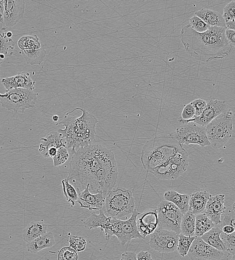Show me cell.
I'll return each instance as SVG.
<instances>
[{
    "mask_svg": "<svg viewBox=\"0 0 235 260\" xmlns=\"http://www.w3.org/2000/svg\"><path fill=\"white\" fill-rule=\"evenodd\" d=\"M70 247L74 249L76 252H82L84 250L86 246V240L82 236H72L68 240Z\"/></svg>",
    "mask_w": 235,
    "mask_h": 260,
    "instance_id": "cell-40",
    "label": "cell"
},
{
    "mask_svg": "<svg viewBox=\"0 0 235 260\" xmlns=\"http://www.w3.org/2000/svg\"><path fill=\"white\" fill-rule=\"evenodd\" d=\"M214 224L205 213L196 215L195 236L201 237L212 228Z\"/></svg>",
    "mask_w": 235,
    "mask_h": 260,
    "instance_id": "cell-29",
    "label": "cell"
},
{
    "mask_svg": "<svg viewBox=\"0 0 235 260\" xmlns=\"http://www.w3.org/2000/svg\"><path fill=\"white\" fill-rule=\"evenodd\" d=\"M58 115H54L52 116V120L54 121V122H56L58 120Z\"/></svg>",
    "mask_w": 235,
    "mask_h": 260,
    "instance_id": "cell-50",
    "label": "cell"
},
{
    "mask_svg": "<svg viewBox=\"0 0 235 260\" xmlns=\"http://www.w3.org/2000/svg\"><path fill=\"white\" fill-rule=\"evenodd\" d=\"M118 174L113 152L102 145L91 144L73 154L67 178L78 194L88 186L91 193L106 196L114 187Z\"/></svg>",
    "mask_w": 235,
    "mask_h": 260,
    "instance_id": "cell-1",
    "label": "cell"
},
{
    "mask_svg": "<svg viewBox=\"0 0 235 260\" xmlns=\"http://www.w3.org/2000/svg\"><path fill=\"white\" fill-rule=\"evenodd\" d=\"M62 184L64 196L68 202L71 203V207H72L78 202V192L74 187L69 182L67 178L62 180Z\"/></svg>",
    "mask_w": 235,
    "mask_h": 260,
    "instance_id": "cell-33",
    "label": "cell"
},
{
    "mask_svg": "<svg viewBox=\"0 0 235 260\" xmlns=\"http://www.w3.org/2000/svg\"><path fill=\"white\" fill-rule=\"evenodd\" d=\"M222 230L218 228H212L200 237L205 242L222 252L226 250L224 244L220 238Z\"/></svg>",
    "mask_w": 235,
    "mask_h": 260,
    "instance_id": "cell-26",
    "label": "cell"
},
{
    "mask_svg": "<svg viewBox=\"0 0 235 260\" xmlns=\"http://www.w3.org/2000/svg\"><path fill=\"white\" fill-rule=\"evenodd\" d=\"M222 17L226 23L235 20V1L230 2L224 7Z\"/></svg>",
    "mask_w": 235,
    "mask_h": 260,
    "instance_id": "cell-41",
    "label": "cell"
},
{
    "mask_svg": "<svg viewBox=\"0 0 235 260\" xmlns=\"http://www.w3.org/2000/svg\"><path fill=\"white\" fill-rule=\"evenodd\" d=\"M226 28L235 30V21L229 22L226 23Z\"/></svg>",
    "mask_w": 235,
    "mask_h": 260,
    "instance_id": "cell-48",
    "label": "cell"
},
{
    "mask_svg": "<svg viewBox=\"0 0 235 260\" xmlns=\"http://www.w3.org/2000/svg\"><path fill=\"white\" fill-rule=\"evenodd\" d=\"M234 21H235V20H234Z\"/></svg>",
    "mask_w": 235,
    "mask_h": 260,
    "instance_id": "cell-57",
    "label": "cell"
},
{
    "mask_svg": "<svg viewBox=\"0 0 235 260\" xmlns=\"http://www.w3.org/2000/svg\"><path fill=\"white\" fill-rule=\"evenodd\" d=\"M220 227L230 225L235 229V210L232 208L228 207L223 211L220 217Z\"/></svg>",
    "mask_w": 235,
    "mask_h": 260,
    "instance_id": "cell-35",
    "label": "cell"
},
{
    "mask_svg": "<svg viewBox=\"0 0 235 260\" xmlns=\"http://www.w3.org/2000/svg\"><path fill=\"white\" fill-rule=\"evenodd\" d=\"M38 151L44 157L48 158V151L52 148H58L62 146H66L64 138L58 132H50L46 138H40Z\"/></svg>",
    "mask_w": 235,
    "mask_h": 260,
    "instance_id": "cell-21",
    "label": "cell"
},
{
    "mask_svg": "<svg viewBox=\"0 0 235 260\" xmlns=\"http://www.w3.org/2000/svg\"><path fill=\"white\" fill-rule=\"evenodd\" d=\"M48 226L43 221H34L30 222L23 230V240L29 243L47 232Z\"/></svg>",
    "mask_w": 235,
    "mask_h": 260,
    "instance_id": "cell-23",
    "label": "cell"
},
{
    "mask_svg": "<svg viewBox=\"0 0 235 260\" xmlns=\"http://www.w3.org/2000/svg\"><path fill=\"white\" fill-rule=\"evenodd\" d=\"M134 205L132 190L117 186L106 196L103 208L107 216L118 219L132 214Z\"/></svg>",
    "mask_w": 235,
    "mask_h": 260,
    "instance_id": "cell-5",
    "label": "cell"
},
{
    "mask_svg": "<svg viewBox=\"0 0 235 260\" xmlns=\"http://www.w3.org/2000/svg\"><path fill=\"white\" fill-rule=\"evenodd\" d=\"M196 214L190 210L183 214L180 226L181 234L192 237L195 236Z\"/></svg>",
    "mask_w": 235,
    "mask_h": 260,
    "instance_id": "cell-27",
    "label": "cell"
},
{
    "mask_svg": "<svg viewBox=\"0 0 235 260\" xmlns=\"http://www.w3.org/2000/svg\"><path fill=\"white\" fill-rule=\"evenodd\" d=\"M138 229L144 238L152 233L158 226V220L156 209L142 214L136 220Z\"/></svg>",
    "mask_w": 235,
    "mask_h": 260,
    "instance_id": "cell-20",
    "label": "cell"
},
{
    "mask_svg": "<svg viewBox=\"0 0 235 260\" xmlns=\"http://www.w3.org/2000/svg\"><path fill=\"white\" fill-rule=\"evenodd\" d=\"M2 83L9 90L15 88H26L33 90L36 82L32 80L28 72H20L14 76L6 77L2 79Z\"/></svg>",
    "mask_w": 235,
    "mask_h": 260,
    "instance_id": "cell-18",
    "label": "cell"
},
{
    "mask_svg": "<svg viewBox=\"0 0 235 260\" xmlns=\"http://www.w3.org/2000/svg\"><path fill=\"white\" fill-rule=\"evenodd\" d=\"M56 244L53 234L47 232L26 244L27 250L36 254L42 250L52 246Z\"/></svg>",
    "mask_w": 235,
    "mask_h": 260,
    "instance_id": "cell-24",
    "label": "cell"
},
{
    "mask_svg": "<svg viewBox=\"0 0 235 260\" xmlns=\"http://www.w3.org/2000/svg\"><path fill=\"white\" fill-rule=\"evenodd\" d=\"M226 29L210 26L206 32L199 33L188 24L182 28L180 40L186 51L198 60L209 62L222 59L234 48L226 38Z\"/></svg>",
    "mask_w": 235,
    "mask_h": 260,
    "instance_id": "cell-2",
    "label": "cell"
},
{
    "mask_svg": "<svg viewBox=\"0 0 235 260\" xmlns=\"http://www.w3.org/2000/svg\"><path fill=\"white\" fill-rule=\"evenodd\" d=\"M190 103L195 110L194 116H196L200 115L207 104V102L206 100L201 98L194 100Z\"/></svg>",
    "mask_w": 235,
    "mask_h": 260,
    "instance_id": "cell-43",
    "label": "cell"
},
{
    "mask_svg": "<svg viewBox=\"0 0 235 260\" xmlns=\"http://www.w3.org/2000/svg\"><path fill=\"white\" fill-rule=\"evenodd\" d=\"M37 94L33 90L26 88H15L0 93V102L2 106L8 110L17 113L24 112L26 109L35 108Z\"/></svg>",
    "mask_w": 235,
    "mask_h": 260,
    "instance_id": "cell-8",
    "label": "cell"
},
{
    "mask_svg": "<svg viewBox=\"0 0 235 260\" xmlns=\"http://www.w3.org/2000/svg\"><path fill=\"white\" fill-rule=\"evenodd\" d=\"M222 232L225 234H231L235 232V229L230 225H225L222 227Z\"/></svg>",
    "mask_w": 235,
    "mask_h": 260,
    "instance_id": "cell-47",
    "label": "cell"
},
{
    "mask_svg": "<svg viewBox=\"0 0 235 260\" xmlns=\"http://www.w3.org/2000/svg\"><path fill=\"white\" fill-rule=\"evenodd\" d=\"M88 186L78 194V202L82 208H88L90 210H102L104 204L106 196L102 193L92 194Z\"/></svg>",
    "mask_w": 235,
    "mask_h": 260,
    "instance_id": "cell-16",
    "label": "cell"
},
{
    "mask_svg": "<svg viewBox=\"0 0 235 260\" xmlns=\"http://www.w3.org/2000/svg\"><path fill=\"white\" fill-rule=\"evenodd\" d=\"M6 36L8 38H11V37L12 36V34L10 31H8L6 32Z\"/></svg>",
    "mask_w": 235,
    "mask_h": 260,
    "instance_id": "cell-51",
    "label": "cell"
},
{
    "mask_svg": "<svg viewBox=\"0 0 235 260\" xmlns=\"http://www.w3.org/2000/svg\"><path fill=\"white\" fill-rule=\"evenodd\" d=\"M195 110L190 103L184 106L182 112L181 116L178 121L189 120L194 117Z\"/></svg>",
    "mask_w": 235,
    "mask_h": 260,
    "instance_id": "cell-42",
    "label": "cell"
},
{
    "mask_svg": "<svg viewBox=\"0 0 235 260\" xmlns=\"http://www.w3.org/2000/svg\"><path fill=\"white\" fill-rule=\"evenodd\" d=\"M195 16L200 18L210 26L222 27L226 28V22L222 16L216 10L204 8L196 11Z\"/></svg>",
    "mask_w": 235,
    "mask_h": 260,
    "instance_id": "cell-22",
    "label": "cell"
},
{
    "mask_svg": "<svg viewBox=\"0 0 235 260\" xmlns=\"http://www.w3.org/2000/svg\"><path fill=\"white\" fill-rule=\"evenodd\" d=\"M188 162V153L182 146L171 158L154 168L150 173L158 179L175 180L186 170Z\"/></svg>",
    "mask_w": 235,
    "mask_h": 260,
    "instance_id": "cell-7",
    "label": "cell"
},
{
    "mask_svg": "<svg viewBox=\"0 0 235 260\" xmlns=\"http://www.w3.org/2000/svg\"><path fill=\"white\" fill-rule=\"evenodd\" d=\"M25 5L24 0H5L3 24L7 28L16 25L24 16Z\"/></svg>",
    "mask_w": 235,
    "mask_h": 260,
    "instance_id": "cell-14",
    "label": "cell"
},
{
    "mask_svg": "<svg viewBox=\"0 0 235 260\" xmlns=\"http://www.w3.org/2000/svg\"><path fill=\"white\" fill-rule=\"evenodd\" d=\"M7 32L5 27L0 28V54L10 57L14 53L15 43L11 38L7 36Z\"/></svg>",
    "mask_w": 235,
    "mask_h": 260,
    "instance_id": "cell-30",
    "label": "cell"
},
{
    "mask_svg": "<svg viewBox=\"0 0 235 260\" xmlns=\"http://www.w3.org/2000/svg\"><path fill=\"white\" fill-rule=\"evenodd\" d=\"M220 237L224 244L226 250L232 254H235V232L228 234L222 232Z\"/></svg>",
    "mask_w": 235,
    "mask_h": 260,
    "instance_id": "cell-38",
    "label": "cell"
},
{
    "mask_svg": "<svg viewBox=\"0 0 235 260\" xmlns=\"http://www.w3.org/2000/svg\"><path fill=\"white\" fill-rule=\"evenodd\" d=\"M137 260H152L151 254L148 252L141 251L136 254Z\"/></svg>",
    "mask_w": 235,
    "mask_h": 260,
    "instance_id": "cell-46",
    "label": "cell"
},
{
    "mask_svg": "<svg viewBox=\"0 0 235 260\" xmlns=\"http://www.w3.org/2000/svg\"><path fill=\"white\" fill-rule=\"evenodd\" d=\"M191 260H220L224 252L205 242L200 237L193 241L188 253Z\"/></svg>",
    "mask_w": 235,
    "mask_h": 260,
    "instance_id": "cell-13",
    "label": "cell"
},
{
    "mask_svg": "<svg viewBox=\"0 0 235 260\" xmlns=\"http://www.w3.org/2000/svg\"><path fill=\"white\" fill-rule=\"evenodd\" d=\"M97 118L86 110L77 108L68 112L57 124L64 126L59 129L68 148L74 154L78 149L91 144L95 140Z\"/></svg>",
    "mask_w": 235,
    "mask_h": 260,
    "instance_id": "cell-3",
    "label": "cell"
},
{
    "mask_svg": "<svg viewBox=\"0 0 235 260\" xmlns=\"http://www.w3.org/2000/svg\"><path fill=\"white\" fill-rule=\"evenodd\" d=\"M120 260H137L136 254L134 252H126L121 255Z\"/></svg>",
    "mask_w": 235,
    "mask_h": 260,
    "instance_id": "cell-45",
    "label": "cell"
},
{
    "mask_svg": "<svg viewBox=\"0 0 235 260\" xmlns=\"http://www.w3.org/2000/svg\"><path fill=\"white\" fill-rule=\"evenodd\" d=\"M140 214L134 209L131 216L127 220H120V230L118 240L122 246L134 238H144L140 233L136 224V218Z\"/></svg>",
    "mask_w": 235,
    "mask_h": 260,
    "instance_id": "cell-15",
    "label": "cell"
},
{
    "mask_svg": "<svg viewBox=\"0 0 235 260\" xmlns=\"http://www.w3.org/2000/svg\"><path fill=\"white\" fill-rule=\"evenodd\" d=\"M178 234L176 232L157 226L150 235L149 244L154 250L170 252L177 250Z\"/></svg>",
    "mask_w": 235,
    "mask_h": 260,
    "instance_id": "cell-11",
    "label": "cell"
},
{
    "mask_svg": "<svg viewBox=\"0 0 235 260\" xmlns=\"http://www.w3.org/2000/svg\"><path fill=\"white\" fill-rule=\"evenodd\" d=\"M225 195L211 196L208 200L204 212L214 224H220L222 214L226 208L224 206Z\"/></svg>",
    "mask_w": 235,
    "mask_h": 260,
    "instance_id": "cell-17",
    "label": "cell"
},
{
    "mask_svg": "<svg viewBox=\"0 0 235 260\" xmlns=\"http://www.w3.org/2000/svg\"><path fill=\"white\" fill-rule=\"evenodd\" d=\"M232 208L234 210H235V201L234 202V204L232 205Z\"/></svg>",
    "mask_w": 235,
    "mask_h": 260,
    "instance_id": "cell-54",
    "label": "cell"
},
{
    "mask_svg": "<svg viewBox=\"0 0 235 260\" xmlns=\"http://www.w3.org/2000/svg\"><path fill=\"white\" fill-rule=\"evenodd\" d=\"M182 146L168 136L155 137L148 140L141 152V162L144 169L151 172L170 158Z\"/></svg>",
    "mask_w": 235,
    "mask_h": 260,
    "instance_id": "cell-4",
    "label": "cell"
},
{
    "mask_svg": "<svg viewBox=\"0 0 235 260\" xmlns=\"http://www.w3.org/2000/svg\"><path fill=\"white\" fill-rule=\"evenodd\" d=\"M42 45L36 35L23 36L18 42V46L22 50L38 49Z\"/></svg>",
    "mask_w": 235,
    "mask_h": 260,
    "instance_id": "cell-32",
    "label": "cell"
},
{
    "mask_svg": "<svg viewBox=\"0 0 235 260\" xmlns=\"http://www.w3.org/2000/svg\"><path fill=\"white\" fill-rule=\"evenodd\" d=\"M2 25H3V24L2 23V22H0V28H3Z\"/></svg>",
    "mask_w": 235,
    "mask_h": 260,
    "instance_id": "cell-55",
    "label": "cell"
},
{
    "mask_svg": "<svg viewBox=\"0 0 235 260\" xmlns=\"http://www.w3.org/2000/svg\"><path fill=\"white\" fill-rule=\"evenodd\" d=\"M58 260H78L77 252L70 246L62 248L58 254Z\"/></svg>",
    "mask_w": 235,
    "mask_h": 260,
    "instance_id": "cell-37",
    "label": "cell"
},
{
    "mask_svg": "<svg viewBox=\"0 0 235 260\" xmlns=\"http://www.w3.org/2000/svg\"><path fill=\"white\" fill-rule=\"evenodd\" d=\"M196 238V236L190 237L181 234H178L177 250L181 256H184L188 254L192 244Z\"/></svg>",
    "mask_w": 235,
    "mask_h": 260,
    "instance_id": "cell-34",
    "label": "cell"
},
{
    "mask_svg": "<svg viewBox=\"0 0 235 260\" xmlns=\"http://www.w3.org/2000/svg\"><path fill=\"white\" fill-rule=\"evenodd\" d=\"M232 112L228 110L212 120L206 126L210 144L214 148L222 147L231 138L233 131Z\"/></svg>",
    "mask_w": 235,
    "mask_h": 260,
    "instance_id": "cell-6",
    "label": "cell"
},
{
    "mask_svg": "<svg viewBox=\"0 0 235 260\" xmlns=\"http://www.w3.org/2000/svg\"><path fill=\"white\" fill-rule=\"evenodd\" d=\"M108 217L102 209L100 210L98 214L92 212L90 216L84 221L83 224L86 228L89 230L97 228H100V229L106 222Z\"/></svg>",
    "mask_w": 235,
    "mask_h": 260,
    "instance_id": "cell-31",
    "label": "cell"
},
{
    "mask_svg": "<svg viewBox=\"0 0 235 260\" xmlns=\"http://www.w3.org/2000/svg\"><path fill=\"white\" fill-rule=\"evenodd\" d=\"M230 260H235V254H232V258Z\"/></svg>",
    "mask_w": 235,
    "mask_h": 260,
    "instance_id": "cell-53",
    "label": "cell"
},
{
    "mask_svg": "<svg viewBox=\"0 0 235 260\" xmlns=\"http://www.w3.org/2000/svg\"><path fill=\"white\" fill-rule=\"evenodd\" d=\"M168 136L182 145L196 144L204 147L210 144L206 126L193 122L183 124Z\"/></svg>",
    "mask_w": 235,
    "mask_h": 260,
    "instance_id": "cell-9",
    "label": "cell"
},
{
    "mask_svg": "<svg viewBox=\"0 0 235 260\" xmlns=\"http://www.w3.org/2000/svg\"><path fill=\"white\" fill-rule=\"evenodd\" d=\"M4 10V0H0V12L2 14Z\"/></svg>",
    "mask_w": 235,
    "mask_h": 260,
    "instance_id": "cell-49",
    "label": "cell"
},
{
    "mask_svg": "<svg viewBox=\"0 0 235 260\" xmlns=\"http://www.w3.org/2000/svg\"><path fill=\"white\" fill-rule=\"evenodd\" d=\"M228 110V106L226 102L218 100H211L207 102L206 107L200 116H194L189 120L178 122L182 124L193 122L206 126L214 118Z\"/></svg>",
    "mask_w": 235,
    "mask_h": 260,
    "instance_id": "cell-12",
    "label": "cell"
},
{
    "mask_svg": "<svg viewBox=\"0 0 235 260\" xmlns=\"http://www.w3.org/2000/svg\"><path fill=\"white\" fill-rule=\"evenodd\" d=\"M158 226L173 231L178 234L180 233V226L183 214L172 202L164 200L156 208Z\"/></svg>",
    "mask_w": 235,
    "mask_h": 260,
    "instance_id": "cell-10",
    "label": "cell"
},
{
    "mask_svg": "<svg viewBox=\"0 0 235 260\" xmlns=\"http://www.w3.org/2000/svg\"><path fill=\"white\" fill-rule=\"evenodd\" d=\"M4 62V60H2L0 58V65L1 64Z\"/></svg>",
    "mask_w": 235,
    "mask_h": 260,
    "instance_id": "cell-56",
    "label": "cell"
},
{
    "mask_svg": "<svg viewBox=\"0 0 235 260\" xmlns=\"http://www.w3.org/2000/svg\"><path fill=\"white\" fill-rule=\"evenodd\" d=\"M3 21V16L2 14L0 12V22L2 23Z\"/></svg>",
    "mask_w": 235,
    "mask_h": 260,
    "instance_id": "cell-52",
    "label": "cell"
},
{
    "mask_svg": "<svg viewBox=\"0 0 235 260\" xmlns=\"http://www.w3.org/2000/svg\"><path fill=\"white\" fill-rule=\"evenodd\" d=\"M188 24L194 30L199 33L206 32L210 26L196 16H193L189 20Z\"/></svg>",
    "mask_w": 235,
    "mask_h": 260,
    "instance_id": "cell-39",
    "label": "cell"
},
{
    "mask_svg": "<svg viewBox=\"0 0 235 260\" xmlns=\"http://www.w3.org/2000/svg\"><path fill=\"white\" fill-rule=\"evenodd\" d=\"M211 196L205 189L196 188L190 196L188 210L196 215L202 213Z\"/></svg>",
    "mask_w": 235,
    "mask_h": 260,
    "instance_id": "cell-19",
    "label": "cell"
},
{
    "mask_svg": "<svg viewBox=\"0 0 235 260\" xmlns=\"http://www.w3.org/2000/svg\"><path fill=\"white\" fill-rule=\"evenodd\" d=\"M166 200L170 202L176 206L184 214L188 210L190 196L182 194L174 190L166 191L164 195Z\"/></svg>",
    "mask_w": 235,
    "mask_h": 260,
    "instance_id": "cell-25",
    "label": "cell"
},
{
    "mask_svg": "<svg viewBox=\"0 0 235 260\" xmlns=\"http://www.w3.org/2000/svg\"><path fill=\"white\" fill-rule=\"evenodd\" d=\"M21 54L27 64H40L43 61L46 50L44 44L38 49L22 50Z\"/></svg>",
    "mask_w": 235,
    "mask_h": 260,
    "instance_id": "cell-28",
    "label": "cell"
},
{
    "mask_svg": "<svg viewBox=\"0 0 235 260\" xmlns=\"http://www.w3.org/2000/svg\"><path fill=\"white\" fill-rule=\"evenodd\" d=\"M226 37L228 43L234 48L235 47V30L226 29Z\"/></svg>",
    "mask_w": 235,
    "mask_h": 260,
    "instance_id": "cell-44",
    "label": "cell"
},
{
    "mask_svg": "<svg viewBox=\"0 0 235 260\" xmlns=\"http://www.w3.org/2000/svg\"><path fill=\"white\" fill-rule=\"evenodd\" d=\"M69 156L66 146H62L58 148L55 156L52 158L54 165L55 166L62 165L68 160Z\"/></svg>",
    "mask_w": 235,
    "mask_h": 260,
    "instance_id": "cell-36",
    "label": "cell"
}]
</instances>
